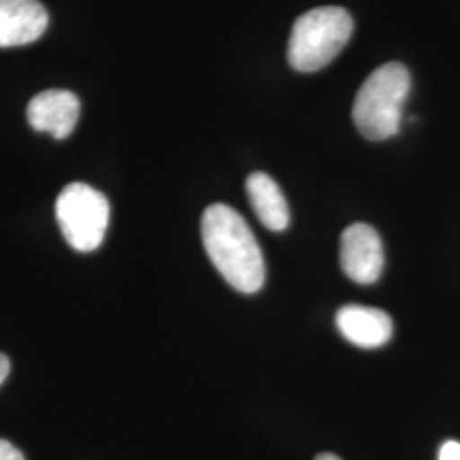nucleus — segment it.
<instances>
[{
  "label": "nucleus",
  "instance_id": "10",
  "mask_svg": "<svg viewBox=\"0 0 460 460\" xmlns=\"http://www.w3.org/2000/svg\"><path fill=\"white\" fill-rule=\"evenodd\" d=\"M0 460H24V456L11 442L0 438Z\"/></svg>",
  "mask_w": 460,
  "mask_h": 460
},
{
  "label": "nucleus",
  "instance_id": "7",
  "mask_svg": "<svg viewBox=\"0 0 460 460\" xmlns=\"http://www.w3.org/2000/svg\"><path fill=\"white\" fill-rule=\"evenodd\" d=\"M49 28V13L38 0H0V49L40 40Z\"/></svg>",
  "mask_w": 460,
  "mask_h": 460
},
{
  "label": "nucleus",
  "instance_id": "6",
  "mask_svg": "<svg viewBox=\"0 0 460 460\" xmlns=\"http://www.w3.org/2000/svg\"><path fill=\"white\" fill-rule=\"evenodd\" d=\"M26 116L36 132L49 133L53 138L64 140L79 121L81 101L70 91L49 89L30 101Z\"/></svg>",
  "mask_w": 460,
  "mask_h": 460
},
{
  "label": "nucleus",
  "instance_id": "12",
  "mask_svg": "<svg viewBox=\"0 0 460 460\" xmlns=\"http://www.w3.org/2000/svg\"><path fill=\"white\" fill-rule=\"evenodd\" d=\"M9 372H11V362H9V358L4 353H0V385L4 384V380L9 376Z\"/></svg>",
  "mask_w": 460,
  "mask_h": 460
},
{
  "label": "nucleus",
  "instance_id": "3",
  "mask_svg": "<svg viewBox=\"0 0 460 460\" xmlns=\"http://www.w3.org/2000/svg\"><path fill=\"white\" fill-rule=\"evenodd\" d=\"M353 34V17L341 7H317L298 17L288 38L287 58L296 72L329 66Z\"/></svg>",
  "mask_w": 460,
  "mask_h": 460
},
{
  "label": "nucleus",
  "instance_id": "9",
  "mask_svg": "<svg viewBox=\"0 0 460 460\" xmlns=\"http://www.w3.org/2000/svg\"><path fill=\"white\" fill-rule=\"evenodd\" d=\"M249 203L264 227L281 232L290 226V208L285 195L271 176L252 172L246 181Z\"/></svg>",
  "mask_w": 460,
  "mask_h": 460
},
{
  "label": "nucleus",
  "instance_id": "4",
  "mask_svg": "<svg viewBox=\"0 0 460 460\" xmlns=\"http://www.w3.org/2000/svg\"><path fill=\"white\" fill-rule=\"evenodd\" d=\"M55 215L64 239L81 252L96 251L110 226V201L84 182H72L57 198Z\"/></svg>",
  "mask_w": 460,
  "mask_h": 460
},
{
  "label": "nucleus",
  "instance_id": "5",
  "mask_svg": "<svg viewBox=\"0 0 460 460\" xmlns=\"http://www.w3.org/2000/svg\"><path fill=\"white\" fill-rule=\"evenodd\" d=\"M340 261L346 277L358 285L376 283L385 264L377 230L367 224H353L341 234Z\"/></svg>",
  "mask_w": 460,
  "mask_h": 460
},
{
  "label": "nucleus",
  "instance_id": "13",
  "mask_svg": "<svg viewBox=\"0 0 460 460\" xmlns=\"http://www.w3.org/2000/svg\"><path fill=\"white\" fill-rule=\"evenodd\" d=\"M314 460H341L338 456H334V454H329V452H324V454H319L317 457Z\"/></svg>",
  "mask_w": 460,
  "mask_h": 460
},
{
  "label": "nucleus",
  "instance_id": "1",
  "mask_svg": "<svg viewBox=\"0 0 460 460\" xmlns=\"http://www.w3.org/2000/svg\"><path fill=\"white\" fill-rule=\"evenodd\" d=\"M201 239L217 271L232 288L243 294L263 288V252L243 215L224 203L210 205L201 217Z\"/></svg>",
  "mask_w": 460,
  "mask_h": 460
},
{
  "label": "nucleus",
  "instance_id": "2",
  "mask_svg": "<svg viewBox=\"0 0 460 460\" xmlns=\"http://www.w3.org/2000/svg\"><path fill=\"white\" fill-rule=\"evenodd\" d=\"M411 93L408 66L389 62L377 66L362 84L353 102V121L367 140L382 142L401 130L404 104Z\"/></svg>",
  "mask_w": 460,
  "mask_h": 460
},
{
  "label": "nucleus",
  "instance_id": "11",
  "mask_svg": "<svg viewBox=\"0 0 460 460\" xmlns=\"http://www.w3.org/2000/svg\"><path fill=\"white\" fill-rule=\"evenodd\" d=\"M438 460H460L459 442H456V440L445 442L438 452Z\"/></svg>",
  "mask_w": 460,
  "mask_h": 460
},
{
  "label": "nucleus",
  "instance_id": "8",
  "mask_svg": "<svg viewBox=\"0 0 460 460\" xmlns=\"http://www.w3.org/2000/svg\"><path fill=\"white\" fill-rule=\"evenodd\" d=\"M336 328L351 345L372 349L389 343L394 332V324L389 314L349 304L336 314Z\"/></svg>",
  "mask_w": 460,
  "mask_h": 460
}]
</instances>
